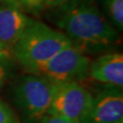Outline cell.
<instances>
[{"mask_svg":"<svg viewBox=\"0 0 123 123\" xmlns=\"http://www.w3.org/2000/svg\"><path fill=\"white\" fill-rule=\"evenodd\" d=\"M55 22L71 44L85 52H99L114 44L118 34L93 0H68L57 6Z\"/></svg>","mask_w":123,"mask_h":123,"instance_id":"1","label":"cell"},{"mask_svg":"<svg viewBox=\"0 0 123 123\" xmlns=\"http://www.w3.org/2000/svg\"><path fill=\"white\" fill-rule=\"evenodd\" d=\"M71 42L61 31L30 19L20 38L13 46V56L30 72L54 57Z\"/></svg>","mask_w":123,"mask_h":123,"instance_id":"2","label":"cell"},{"mask_svg":"<svg viewBox=\"0 0 123 123\" xmlns=\"http://www.w3.org/2000/svg\"><path fill=\"white\" fill-rule=\"evenodd\" d=\"M89 65L90 61L86 54L70 44L30 73L44 77L53 84L79 82L88 74Z\"/></svg>","mask_w":123,"mask_h":123,"instance_id":"3","label":"cell"},{"mask_svg":"<svg viewBox=\"0 0 123 123\" xmlns=\"http://www.w3.org/2000/svg\"><path fill=\"white\" fill-rule=\"evenodd\" d=\"M54 85L44 77L36 74L25 76L18 81L15 98L26 121H38L48 114Z\"/></svg>","mask_w":123,"mask_h":123,"instance_id":"4","label":"cell"},{"mask_svg":"<svg viewBox=\"0 0 123 123\" xmlns=\"http://www.w3.org/2000/svg\"><path fill=\"white\" fill-rule=\"evenodd\" d=\"M92 100L91 93L79 82L55 84L48 114L81 123L88 114Z\"/></svg>","mask_w":123,"mask_h":123,"instance_id":"5","label":"cell"},{"mask_svg":"<svg viewBox=\"0 0 123 123\" xmlns=\"http://www.w3.org/2000/svg\"><path fill=\"white\" fill-rule=\"evenodd\" d=\"M81 123H123V96L119 90H106L93 97Z\"/></svg>","mask_w":123,"mask_h":123,"instance_id":"6","label":"cell"},{"mask_svg":"<svg viewBox=\"0 0 123 123\" xmlns=\"http://www.w3.org/2000/svg\"><path fill=\"white\" fill-rule=\"evenodd\" d=\"M31 18L21 7L12 3H0V42L13 47L25 31Z\"/></svg>","mask_w":123,"mask_h":123,"instance_id":"7","label":"cell"},{"mask_svg":"<svg viewBox=\"0 0 123 123\" xmlns=\"http://www.w3.org/2000/svg\"><path fill=\"white\" fill-rule=\"evenodd\" d=\"M88 74L97 81L122 87L123 56L119 53H113L98 57L89 65Z\"/></svg>","mask_w":123,"mask_h":123,"instance_id":"8","label":"cell"},{"mask_svg":"<svg viewBox=\"0 0 123 123\" xmlns=\"http://www.w3.org/2000/svg\"><path fill=\"white\" fill-rule=\"evenodd\" d=\"M106 14L112 23L113 27L122 31L123 28V0H103Z\"/></svg>","mask_w":123,"mask_h":123,"instance_id":"9","label":"cell"},{"mask_svg":"<svg viewBox=\"0 0 123 123\" xmlns=\"http://www.w3.org/2000/svg\"><path fill=\"white\" fill-rule=\"evenodd\" d=\"M9 3L18 6L21 8H25L30 11H38L44 6L43 0H3Z\"/></svg>","mask_w":123,"mask_h":123,"instance_id":"10","label":"cell"},{"mask_svg":"<svg viewBox=\"0 0 123 123\" xmlns=\"http://www.w3.org/2000/svg\"><path fill=\"white\" fill-rule=\"evenodd\" d=\"M0 123H19L14 111L0 100Z\"/></svg>","mask_w":123,"mask_h":123,"instance_id":"11","label":"cell"},{"mask_svg":"<svg viewBox=\"0 0 123 123\" xmlns=\"http://www.w3.org/2000/svg\"><path fill=\"white\" fill-rule=\"evenodd\" d=\"M10 60H0V88L4 86L11 76L12 68Z\"/></svg>","mask_w":123,"mask_h":123,"instance_id":"12","label":"cell"},{"mask_svg":"<svg viewBox=\"0 0 123 123\" xmlns=\"http://www.w3.org/2000/svg\"><path fill=\"white\" fill-rule=\"evenodd\" d=\"M41 123H76L70 119H68L63 117L54 116V115L47 114L41 119Z\"/></svg>","mask_w":123,"mask_h":123,"instance_id":"13","label":"cell"},{"mask_svg":"<svg viewBox=\"0 0 123 123\" xmlns=\"http://www.w3.org/2000/svg\"><path fill=\"white\" fill-rule=\"evenodd\" d=\"M13 57V52L10 47L0 42V60H10Z\"/></svg>","mask_w":123,"mask_h":123,"instance_id":"14","label":"cell"},{"mask_svg":"<svg viewBox=\"0 0 123 123\" xmlns=\"http://www.w3.org/2000/svg\"><path fill=\"white\" fill-rule=\"evenodd\" d=\"M68 0H43L44 5L50 6V7H57L60 5L68 2Z\"/></svg>","mask_w":123,"mask_h":123,"instance_id":"15","label":"cell"}]
</instances>
